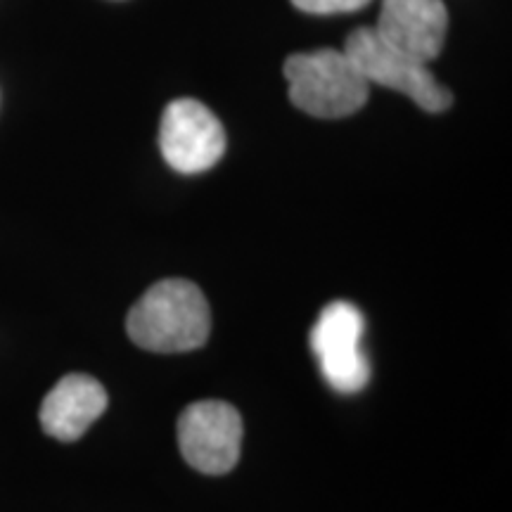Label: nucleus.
<instances>
[{
  "mask_svg": "<svg viewBox=\"0 0 512 512\" xmlns=\"http://www.w3.org/2000/svg\"><path fill=\"white\" fill-rule=\"evenodd\" d=\"M344 55L368 83L408 95L420 110L444 112L451 107V93L434 79L430 67L384 43L373 27L356 29L344 43Z\"/></svg>",
  "mask_w": 512,
  "mask_h": 512,
  "instance_id": "7ed1b4c3",
  "label": "nucleus"
},
{
  "mask_svg": "<svg viewBox=\"0 0 512 512\" xmlns=\"http://www.w3.org/2000/svg\"><path fill=\"white\" fill-rule=\"evenodd\" d=\"M375 34L420 62H432L444 48L448 10L444 0H382Z\"/></svg>",
  "mask_w": 512,
  "mask_h": 512,
  "instance_id": "0eeeda50",
  "label": "nucleus"
},
{
  "mask_svg": "<svg viewBox=\"0 0 512 512\" xmlns=\"http://www.w3.org/2000/svg\"><path fill=\"white\" fill-rule=\"evenodd\" d=\"M242 418L226 401H195L178 418V448L202 475H226L240 460Z\"/></svg>",
  "mask_w": 512,
  "mask_h": 512,
  "instance_id": "39448f33",
  "label": "nucleus"
},
{
  "mask_svg": "<svg viewBox=\"0 0 512 512\" xmlns=\"http://www.w3.org/2000/svg\"><path fill=\"white\" fill-rule=\"evenodd\" d=\"M107 411L105 387L91 375H67L41 403V427L57 441H76Z\"/></svg>",
  "mask_w": 512,
  "mask_h": 512,
  "instance_id": "6e6552de",
  "label": "nucleus"
},
{
  "mask_svg": "<svg viewBox=\"0 0 512 512\" xmlns=\"http://www.w3.org/2000/svg\"><path fill=\"white\" fill-rule=\"evenodd\" d=\"M128 337L155 354H183L204 347L211 332L209 302L190 280L155 283L126 318Z\"/></svg>",
  "mask_w": 512,
  "mask_h": 512,
  "instance_id": "f257e3e1",
  "label": "nucleus"
},
{
  "mask_svg": "<svg viewBox=\"0 0 512 512\" xmlns=\"http://www.w3.org/2000/svg\"><path fill=\"white\" fill-rule=\"evenodd\" d=\"M366 320L349 302H332L311 330V351L325 382L339 394L361 392L370 380V363L361 349Z\"/></svg>",
  "mask_w": 512,
  "mask_h": 512,
  "instance_id": "20e7f679",
  "label": "nucleus"
},
{
  "mask_svg": "<svg viewBox=\"0 0 512 512\" xmlns=\"http://www.w3.org/2000/svg\"><path fill=\"white\" fill-rule=\"evenodd\" d=\"M370 0H292L294 8L309 15H339V12H354L366 8Z\"/></svg>",
  "mask_w": 512,
  "mask_h": 512,
  "instance_id": "1a4fd4ad",
  "label": "nucleus"
},
{
  "mask_svg": "<svg viewBox=\"0 0 512 512\" xmlns=\"http://www.w3.org/2000/svg\"><path fill=\"white\" fill-rule=\"evenodd\" d=\"M290 102L318 119H342L368 102L370 83L344 50H313L290 55L285 62Z\"/></svg>",
  "mask_w": 512,
  "mask_h": 512,
  "instance_id": "f03ea898",
  "label": "nucleus"
},
{
  "mask_svg": "<svg viewBox=\"0 0 512 512\" xmlns=\"http://www.w3.org/2000/svg\"><path fill=\"white\" fill-rule=\"evenodd\" d=\"M159 150L178 174H202L221 162L226 152V131L202 102L174 100L162 114Z\"/></svg>",
  "mask_w": 512,
  "mask_h": 512,
  "instance_id": "423d86ee",
  "label": "nucleus"
}]
</instances>
